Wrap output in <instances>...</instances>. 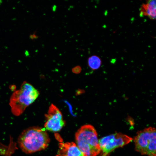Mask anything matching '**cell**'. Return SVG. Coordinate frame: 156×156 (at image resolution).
Returning a JSON list of instances; mask_svg holds the SVG:
<instances>
[{
	"instance_id": "cell-1",
	"label": "cell",
	"mask_w": 156,
	"mask_h": 156,
	"mask_svg": "<svg viewBox=\"0 0 156 156\" xmlns=\"http://www.w3.org/2000/svg\"><path fill=\"white\" fill-rule=\"evenodd\" d=\"M50 140L45 128L34 126L24 130L18 139L21 150L30 154L43 150L48 146Z\"/></svg>"
},
{
	"instance_id": "cell-2",
	"label": "cell",
	"mask_w": 156,
	"mask_h": 156,
	"mask_svg": "<svg viewBox=\"0 0 156 156\" xmlns=\"http://www.w3.org/2000/svg\"><path fill=\"white\" fill-rule=\"evenodd\" d=\"M39 94V91L31 84L25 81L20 89L11 95L9 104L13 115L19 116L35 101Z\"/></svg>"
},
{
	"instance_id": "cell-3",
	"label": "cell",
	"mask_w": 156,
	"mask_h": 156,
	"mask_svg": "<svg viewBox=\"0 0 156 156\" xmlns=\"http://www.w3.org/2000/svg\"><path fill=\"white\" fill-rule=\"evenodd\" d=\"M75 139L76 144L84 156H97L100 154L97 133L92 125L81 126L75 133Z\"/></svg>"
},
{
	"instance_id": "cell-4",
	"label": "cell",
	"mask_w": 156,
	"mask_h": 156,
	"mask_svg": "<svg viewBox=\"0 0 156 156\" xmlns=\"http://www.w3.org/2000/svg\"><path fill=\"white\" fill-rule=\"evenodd\" d=\"M135 150L142 155L156 156V129L149 127L138 132L134 139Z\"/></svg>"
},
{
	"instance_id": "cell-5",
	"label": "cell",
	"mask_w": 156,
	"mask_h": 156,
	"mask_svg": "<svg viewBox=\"0 0 156 156\" xmlns=\"http://www.w3.org/2000/svg\"><path fill=\"white\" fill-rule=\"evenodd\" d=\"M132 140L131 137L120 133L103 137L99 140L100 156H108L116 148L124 146Z\"/></svg>"
},
{
	"instance_id": "cell-6",
	"label": "cell",
	"mask_w": 156,
	"mask_h": 156,
	"mask_svg": "<svg viewBox=\"0 0 156 156\" xmlns=\"http://www.w3.org/2000/svg\"><path fill=\"white\" fill-rule=\"evenodd\" d=\"M45 116L46 121L44 127L46 129L52 132H58L65 125L61 112L53 104L50 106L47 114H45Z\"/></svg>"
},
{
	"instance_id": "cell-7",
	"label": "cell",
	"mask_w": 156,
	"mask_h": 156,
	"mask_svg": "<svg viewBox=\"0 0 156 156\" xmlns=\"http://www.w3.org/2000/svg\"><path fill=\"white\" fill-rule=\"evenodd\" d=\"M58 155L65 156H84L76 144L73 142L60 143Z\"/></svg>"
},
{
	"instance_id": "cell-8",
	"label": "cell",
	"mask_w": 156,
	"mask_h": 156,
	"mask_svg": "<svg viewBox=\"0 0 156 156\" xmlns=\"http://www.w3.org/2000/svg\"><path fill=\"white\" fill-rule=\"evenodd\" d=\"M140 16H147L151 20L156 18V1L155 0L146 1L143 3L140 9Z\"/></svg>"
},
{
	"instance_id": "cell-9",
	"label": "cell",
	"mask_w": 156,
	"mask_h": 156,
	"mask_svg": "<svg viewBox=\"0 0 156 156\" xmlns=\"http://www.w3.org/2000/svg\"><path fill=\"white\" fill-rule=\"evenodd\" d=\"M89 67L93 70L98 69L102 64V61L100 58L96 55H93L89 57L88 60Z\"/></svg>"
},
{
	"instance_id": "cell-10",
	"label": "cell",
	"mask_w": 156,
	"mask_h": 156,
	"mask_svg": "<svg viewBox=\"0 0 156 156\" xmlns=\"http://www.w3.org/2000/svg\"><path fill=\"white\" fill-rule=\"evenodd\" d=\"M31 39L33 40L34 39H36L38 38V36H36L35 33L32 34H31L29 36Z\"/></svg>"
},
{
	"instance_id": "cell-11",
	"label": "cell",
	"mask_w": 156,
	"mask_h": 156,
	"mask_svg": "<svg viewBox=\"0 0 156 156\" xmlns=\"http://www.w3.org/2000/svg\"><path fill=\"white\" fill-rule=\"evenodd\" d=\"M81 70L80 67L79 66H77L74 68L73 69L74 72H79Z\"/></svg>"
},
{
	"instance_id": "cell-12",
	"label": "cell",
	"mask_w": 156,
	"mask_h": 156,
	"mask_svg": "<svg viewBox=\"0 0 156 156\" xmlns=\"http://www.w3.org/2000/svg\"><path fill=\"white\" fill-rule=\"evenodd\" d=\"M56 156H65L60 155H57Z\"/></svg>"
}]
</instances>
